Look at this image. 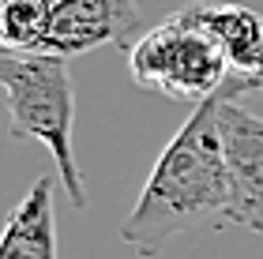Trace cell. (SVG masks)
Segmentation results:
<instances>
[{"label": "cell", "instance_id": "obj_1", "mask_svg": "<svg viewBox=\"0 0 263 259\" xmlns=\"http://www.w3.org/2000/svg\"><path fill=\"white\" fill-rule=\"evenodd\" d=\"M218 94L199 102L158 154L121 226V241L132 252L158 255L177 233L230 214V169L218 135Z\"/></svg>", "mask_w": 263, "mask_h": 259}, {"label": "cell", "instance_id": "obj_2", "mask_svg": "<svg viewBox=\"0 0 263 259\" xmlns=\"http://www.w3.org/2000/svg\"><path fill=\"white\" fill-rule=\"evenodd\" d=\"M0 83L11 109V135L15 139H38L53 154L61 188L76 210H87V192L71 150V124H76V90L64 56L49 53H4L0 61Z\"/></svg>", "mask_w": 263, "mask_h": 259}, {"label": "cell", "instance_id": "obj_3", "mask_svg": "<svg viewBox=\"0 0 263 259\" xmlns=\"http://www.w3.org/2000/svg\"><path fill=\"white\" fill-rule=\"evenodd\" d=\"M128 68L139 87L196 105L222 94L226 75L233 72L230 56L196 23L188 4L143 34L139 45L128 53Z\"/></svg>", "mask_w": 263, "mask_h": 259}, {"label": "cell", "instance_id": "obj_4", "mask_svg": "<svg viewBox=\"0 0 263 259\" xmlns=\"http://www.w3.org/2000/svg\"><path fill=\"white\" fill-rule=\"evenodd\" d=\"M147 30L151 27L143 23L136 0H53V19L42 53L64 61L102 45L132 53Z\"/></svg>", "mask_w": 263, "mask_h": 259}, {"label": "cell", "instance_id": "obj_5", "mask_svg": "<svg viewBox=\"0 0 263 259\" xmlns=\"http://www.w3.org/2000/svg\"><path fill=\"white\" fill-rule=\"evenodd\" d=\"M222 98V94H218ZM218 135L230 169V218L233 226L263 233V116L241 102H218Z\"/></svg>", "mask_w": 263, "mask_h": 259}, {"label": "cell", "instance_id": "obj_6", "mask_svg": "<svg viewBox=\"0 0 263 259\" xmlns=\"http://www.w3.org/2000/svg\"><path fill=\"white\" fill-rule=\"evenodd\" d=\"M0 259H57V176L42 173L11 210Z\"/></svg>", "mask_w": 263, "mask_h": 259}, {"label": "cell", "instance_id": "obj_7", "mask_svg": "<svg viewBox=\"0 0 263 259\" xmlns=\"http://www.w3.org/2000/svg\"><path fill=\"white\" fill-rule=\"evenodd\" d=\"M188 8L199 27L222 45L237 75L263 72V15L241 4H203V0H192Z\"/></svg>", "mask_w": 263, "mask_h": 259}, {"label": "cell", "instance_id": "obj_8", "mask_svg": "<svg viewBox=\"0 0 263 259\" xmlns=\"http://www.w3.org/2000/svg\"><path fill=\"white\" fill-rule=\"evenodd\" d=\"M49 19H53V0H0V45H4V53L15 56L42 53Z\"/></svg>", "mask_w": 263, "mask_h": 259}, {"label": "cell", "instance_id": "obj_9", "mask_svg": "<svg viewBox=\"0 0 263 259\" xmlns=\"http://www.w3.org/2000/svg\"><path fill=\"white\" fill-rule=\"evenodd\" d=\"M237 94H263V72L259 75H233V83L222 87V98L237 102Z\"/></svg>", "mask_w": 263, "mask_h": 259}]
</instances>
